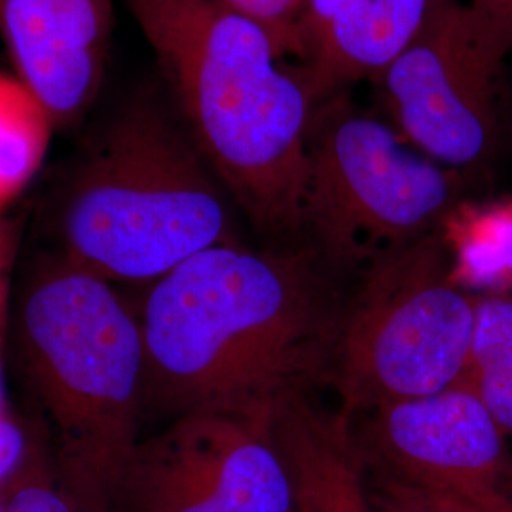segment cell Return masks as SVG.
Here are the masks:
<instances>
[{"instance_id":"2e32d148","label":"cell","mask_w":512,"mask_h":512,"mask_svg":"<svg viewBox=\"0 0 512 512\" xmlns=\"http://www.w3.org/2000/svg\"><path fill=\"white\" fill-rule=\"evenodd\" d=\"M8 512H84L55 476L52 456L35 444L16 476L2 488Z\"/></svg>"},{"instance_id":"603a6c76","label":"cell","mask_w":512,"mask_h":512,"mask_svg":"<svg viewBox=\"0 0 512 512\" xmlns=\"http://www.w3.org/2000/svg\"><path fill=\"white\" fill-rule=\"evenodd\" d=\"M0 512H8L6 511V503H4V495L0 492Z\"/></svg>"},{"instance_id":"5b68a950","label":"cell","mask_w":512,"mask_h":512,"mask_svg":"<svg viewBox=\"0 0 512 512\" xmlns=\"http://www.w3.org/2000/svg\"><path fill=\"white\" fill-rule=\"evenodd\" d=\"M465 179L336 93L311 109L300 234L334 268L370 266L440 230Z\"/></svg>"},{"instance_id":"d6986e66","label":"cell","mask_w":512,"mask_h":512,"mask_svg":"<svg viewBox=\"0 0 512 512\" xmlns=\"http://www.w3.org/2000/svg\"><path fill=\"white\" fill-rule=\"evenodd\" d=\"M19 226L12 219L0 213V346L4 338V329L8 323V306H10V287L14 262L18 255Z\"/></svg>"},{"instance_id":"8992f818","label":"cell","mask_w":512,"mask_h":512,"mask_svg":"<svg viewBox=\"0 0 512 512\" xmlns=\"http://www.w3.org/2000/svg\"><path fill=\"white\" fill-rule=\"evenodd\" d=\"M366 272L344 311L330 368L348 418L459 384L475 329V298L448 277L440 230Z\"/></svg>"},{"instance_id":"3957f363","label":"cell","mask_w":512,"mask_h":512,"mask_svg":"<svg viewBox=\"0 0 512 512\" xmlns=\"http://www.w3.org/2000/svg\"><path fill=\"white\" fill-rule=\"evenodd\" d=\"M16 336L61 488L84 512H116L145 420L139 313L116 285L55 255L21 291Z\"/></svg>"},{"instance_id":"e0dca14e","label":"cell","mask_w":512,"mask_h":512,"mask_svg":"<svg viewBox=\"0 0 512 512\" xmlns=\"http://www.w3.org/2000/svg\"><path fill=\"white\" fill-rule=\"evenodd\" d=\"M245 18L253 19L274 38L283 59L298 55V19L304 0H220Z\"/></svg>"},{"instance_id":"cb8c5ba5","label":"cell","mask_w":512,"mask_h":512,"mask_svg":"<svg viewBox=\"0 0 512 512\" xmlns=\"http://www.w3.org/2000/svg\"><path fill=\"white\" fill-rule=\"evenodd\" d=\"M495 512H512V503L511 505H507V507H503V509H499V511Z\"/></svg>"},{"instance_id":"6da1fadb","label":"cell","mask_w":512,"mask_h":512,"mask_svg":"<svg viewBox=\"0 0 512 512\" xmlns=\"http://www.w3.org/2000/svg\"><path fill=\"white\" fill-rule=\"evenodd\" d=\"M304 251L217 245L154 281L139 311L143 414L274 416L332 368L344 311Z\"/></svg>"},{"instance_id":"7402d4cb","label":"cell","mask_w":512,"mask_h":512,"mask_svg":"<svg viewBox=\"0 0 512 512\" xmlns=\"http://www.w3.org/2000/svg\"><path fill=\"white\" fill-rule=\"evenodd\" d=\"M0 351H2V346H0ZM0 412H8L6 389H4V368H2V357H0Z\"/></svg>"},{"instance_id":"8fae6325","label":"cell","mask_w":512,"mask_h":512,"mask_svg":"<svg viewBox=\"0 0 512 512\" xmlns=\"http://www.w3.org/2000/svg\"><path fill=\"white\" fill-rule=\"evenodd\" d=\"M274 435L293 478V512H370L348 416L294 395L277 406Z\"/></svg>"},{"instance_id":"7a4b0ae2","label":"cell","mask_w":512,"mask_h":512,"mask_svg":"<svg viewBox=\"0 0 512 512\" xmlns=\"http://www.w3.org/2000/svg\"><path fill=\"white\" fill-rule=\"evenodd\" d=\"M181 122L239 211L300 234L311 101L274 38L220 0H128Z\"/></svg>"},{"instance_id":"44dd1931","label":"cell","mask_w":512,"mask_h":512,"mask_svg":"<svg viewBox=\"0 0 512 512\" xmlns=\"http://www.w3.org/2000/svg\"><path fill=\"white\" fill-rule=\"evenodd\" d=\"M380 507L382 512H433L414 495L389 482H385V495L380 501Z\"/></svg>"},{"instance_id":"9a60e30c","label":"cell","mask_w":512,"mask_h":512,"mask_svg":"<svg viewBox=\"0 0 512 512\" xmlns=\"http://www.w3.org/2000/svg\"><path fill=\"white\" fill-rule=\"evenodd\" d=\"M458 249L459 268L480 283L512 277V196L499 202L456 205L440 226Z\"/></svg>"},{"instance_id":"ffe728a7","label":"cell","mask_w":512,"mask_h":512,"mask_svg":"<svg viewBox=\"0 0 512 512\" xmlns=\"http://www.w3.org/2000/svg\"><path fill=\"white\" fill-rule=\"evenodd\" d=\"M471 10L488 27L499 48L512 52V0H467Z\"/></svg>"},{"instance_id":"7c38bea8","label":"cell","mask_w":512,"mask_h":512,"mask_svg":"<svg viewBox=\"0 0 512 512\" xmlns=\"http://www.w3.org/2000/svg\"><path fill=\"white\" fill-rule=\"evenodd\" d=\"M429 0H361L310 61L294 67L311 107L372 80L418 29Z\"/></svg>"},{"instance_id":"30bf717a","label":"cell","mask_w":512,"mask_h":512,"mask_svg":"<svg viewBox=\"0 0 512 512\" xmlns=\"http://www.w3.org/2000/svg\"><path fill=\"white\" fill-rule=\"evenodd\" d=\"M112 0H0V38L55 126L92 107L107 73Z\"/></svg>"},{"instance_id":"5bb4252c","label":"cell","mask_w":512,"mask_h":512,"mask_svg":"<svg viewBox=\"0 0 512 512\" xmlns=\"http://www.w3.org/2000/svg\"><path fill=\"white\" fill-rule=\"evenodd\" d=\"M463 384L505 437H512V298L484 294L475 298V329Z\"/></svg>"},{"instance_id":"ba28073f","label":"cell","mask_w":512,"mask_h":512,"mask_svg":"<svg viewBox=\"0 0 512 512\" xmlns=\"http://www.w3.org/2000/svg\"><path fill=\"white\" fill-rule=\"evenodd\" d=\"M274 416L200 412L169 421L135 448L116 512H293Z\"/></svg>"},{"instance_id":"52a82bcc","label":"cell","mask_w":512,"mask_h":512,"mask_svg":"<svg viewBox=\"0 0 512 512\" xmlns=\"http://www.w3.org/2000/svg\"><path fill=\"white\" fill-rule=\"evenodd\" d=\"M505 59L467 0H429L414 35L370 82L408 145L467 177L501 150Z\"/></svg>"},{"instance_id":"ac0fdd59","label":"cell","mask_w":512,"mask_h":512,"mask_svg":"<svg viewBox=\"0 0 512 512\" xmlns=\"http://www.w3.org/2000/svg\"><path fill=\"white\" fill-rule=\"evenodd\" d=\"M35 442L12 412H0V492L29 458Z\"/></svg>"},{"instance_id":"277c9868","label":"cell","mask_w":512,"mask_h":512,"mask_svg":"<svg viewBox=\"0 0 512 512\" xmlns=\"http://www.w3.org/2000/svg\"><path fill=\"white\" fill-rule=\"evenodd\" d=\"M232 207L183 122L137 97L74 173L59 256L112 285H152L205 249L238 245Z\"/></svg>"},{"instance_id":"9c48e42d","label":"cell","mask_w":512,"mask_h":512,"mask_svg":"<svg viewBox=\"0 0 512 512\" xmlns=\"http://www.w3.org/2000/svg\"><path fill=\"white\" fill-rule=\"evenodd\" d=\"M366 439L391 484L433 512H494L512 503L505 435L463 382L370 410Z\"/></svg>"},{"instance_id":"4fadbf2b","label":"cell","mask_w":512,"mask_h":512,"mask_svg":"<svg viewBox=\"0 0 512 512\" xmlns=\"http://www.w3.org/2000/svg\"><path fill=\"white\" fill-rule=\"evenodd\" d=\"M54 126L50 112L18 76L0 74V213L35 179Z\"/></svg>"}]
</instances>
